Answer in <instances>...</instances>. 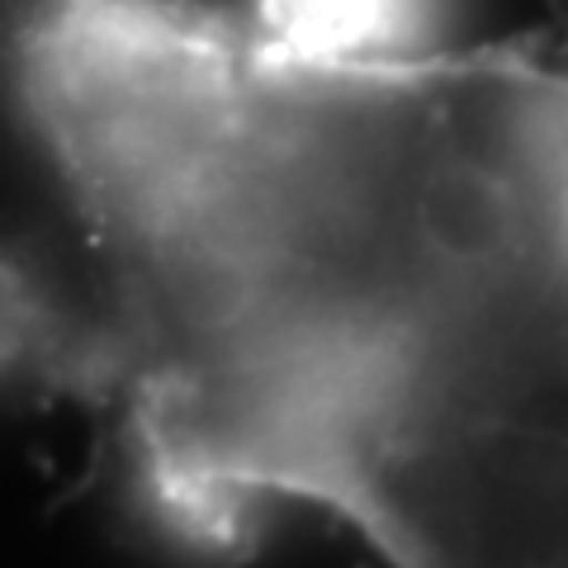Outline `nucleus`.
<instances>
[{
  "label": "nucleus",
  "instance_id": "obj_2",
  "mask_svg": "<svg viewBox=\"0 0 568 568\" xmlns=\"http://www.w3.org/2000/svg\"><path fill=\"white\" fill-rule=\"evenodd\" d=\"M403 0H261V29L298 58H384Z\"/></svg>",
  "mask_w": 568,
  "mask_h": 568
},
{
  "label": "nucleus",
  "instance_id": "obj_1",
  "mask_svg": "<svg viewBox=\"0 0 568 568\" xmlns=\"http://www.w3.org/2000/svg\"><path fill=\"white\" fill-rule=\"evenodd\" d=\"M194 465L342 507L394 568H568V52L474 58L237 261Z\"/></svg>",
  "mask_w": 568,
  "mask_h": 568
}]
</instances>
